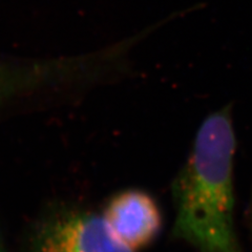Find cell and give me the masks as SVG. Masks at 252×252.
Here are the masks:
<instances>
[{"label": "cell", "instance_id": "cell-1", "mask_svg": "<svg viewBox=\"0 0 252 252\" xmlns=\"http://www.w3.org/2000/svg\"><path fill=\"white\" fill-rule=\"evenodd\" d=\"M233 102L205 117L171 183L172 238L198 252H245L234 222Z\"/></svg>", "mask_w": 252, "mask_h": 252}, {"label": "cell", "instance_id": "cell-2", "mask_svg": "<svg viewBox=\"0 0 252 252\" xmlns=\"http://www.w3.org/2000/svg\"><path fill=\"white\" fill-rule=\"evenodd\" d=\"M34 252H135L110 231L103 217L67 211L47 220L34 239Z\"/></svg>", "mask_w": 252, "mask_h": 252}, {"label": "cell", "instance_id": "cell-3", "mask_svg": "<svg viewBox=\"0 0 252 252\" xmlns=\"http://www.w3.org/2000/svg\"><path fill=\"white\" fill-rule=\"evenodd\" d=\"M102 217L116 238L133 251L154 243L163 226L159 205L140 189H126L113 195Z\"/></svg>", "mask_w": 252, "mask_h": 252}, {"label": "cell", "instance_id": "cell-4", "mask_svg": "<svg viewBox=\"0 0 252 252\" xmlns=\"http://www.w3.org/2000/svg\"><path fill=\"white\" fill-rule=\"evenodd\" d=\"M250 228H251V233H252V205H251V210H250Z\"/></svg>", "mask_w": 252, "mask_h": 252}, {"label": "cell", "instance_id": "cell-5", "mask_svg": "<svg viewBox=\"0 0 252 252\" xmlns=\"http://www.w3.org/2000/svg\"><path fill=\"white\" fill-rule=\"evenodd\" d=\"M0 252H3V250L1 249V247H0Z\"/></svg>", "mask_w": 252, "mask_h": 252}]
</instances>
